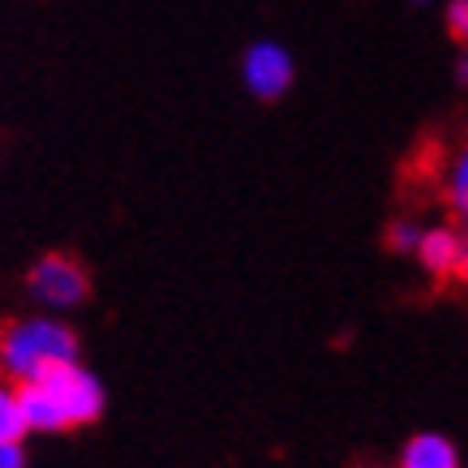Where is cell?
<instances>
[{
    "mask_svg": "<svg viewBox=\"0 0 468 468\" xmlns=\"http://www.w3.org/2000/svg\"><path fill=\"white\" fill-rule=\"evenodd\" d=\"M17 391H22L27 426L35 434H65V430L100 421V412H103V383L82 361L48 374L39 383L17 387Z\"/></svg>",
    "mask_w": 468,
    "mask_h": 468,
    "instance_id": "cell-1",
    "label": "cell"
},
{
    "mask_svg": "<svg viewBox=\"0 0 468 468\" xmlns=\"http://www.w3.org/2000/svg\"><path fill=\"white\" fill-rule=\"evenodd\" d=\"M78 361V335L52 314H30L0 326V374L27 387Z\"/></svg>",
    "mask_w": 468,
    "mask_h": 468,
    "instance_id": "cell-2",
    "label": "cell"
},
{
    "mask_svg": "<svg viewBox=\"0 0 468 468\" xmlns=\"http://www.w3.org/2000/svg\"><path fill=\"white\" fill-rule=\"evenodd\" d=\"M27 292L39 301L43 310H78L90 292V280H86V271L78 258L69 254H43L27 275Z\"/></svg>",
    "mask_w": 468,
    "mask_h": 468,
    "instance_id": "cell-3",
    "label": "cell"
},
{
    "mask_svg": "<svg viewBox=\"0 0 468 468\" xmlns=\"http://www.w3.org/2000/svg\"><path fill=\"white\" fill-rule=\"evenodd\" d=\"M292 78H297V60H292V52H288L284 43L258 39V43L245 48L241 82H245V90H250L254 100L271 103V100H280V95H288Z\"/></svg>",
    "mask_w": 468,
    "mask_h": 468,
    "instance_id": "cell-4",
    "label": "cell"
},
{
    "mask_svg": "<svg viewBox=\"0 0 468 468\" xmlns=\"http://www.w3.org/2000/svg\"><path fill=\"white\" fill-rule=\"evenodd\" d=\"M464 254H468V245H464V237H460V228H452V224L426 228V237H421V245H417V262H421V271L434 275V280H452V275H460Z\"/></svg>",
    "mask_w": 468,
    "mask_h": 468,
    "instance_id": "cell-5",
    "label": "cell"
},
{
    "mask_svg": "<svg viewBox=\"0 0 468 468\" xmlns=\"http://www.w3.org/2000/svg\"><path fill=\"white\" fill-rule=\"evenodd\" d=\"M396 468H464L460 464V447L439 430H421L404 442Z\"/></svg>",
    "mask_w": 468,
    "mask_h": 468,
    "instance_id": "cell-6",
    "label": "cell"
},
{
    "mask_svg": "<svg viewBox=\"0 0 468 468\" xmlns=\"http://www.w3.org/2000/svg\"><path fill=\"white\" fill-rule=\"evenodd\" d=\"M30 434L27 409H22V391L17 383H0V442H22Z\"/></svg>",
    "mask_w": 468,
    "mask_h": 468,
    "instance_id": "cell-7",
    "label": "cell"
},
{
    "mask_svg": "<svg viewBox=\"0 0 468 468\" xmlns=\"http://www.w3.org/2000/svg\"><path fill=\"white\" fill-rule=\"evenodd\" d=\"M447 202L455 207V215L468 211V146H460V155L447 168Z\"/></svg>",
    "mask_w": 468,
    "mask_h": 468,
    "instance_id": "cell-8",
    "label": "cell"
},
{
    "mask_svg": "<svg viewBox=\"0 0 468 468\" xmlns=\"http://www.w3.org/2000/svg\"><path fill=\"white\" fill-rule=\"evenodd\" d=\"M421 237H426V228L417 224V219H396V224L387 228V250H396V254H417Z\"/></svg>",
    "mask_w": 468,
    "mask_h": 468,
    "instance_id": "cell-9",
    "label": "cell"
},
{
    "mask_svg": "<svg viewBox=\"0 0 468 468\" xmlns=\"http://www.w3.org/2000/svg\"><path fill=\"white\" fill-rule=\"evenodd\" d=\"M442 22H447V30H452L455 43H468V0H447Z\"/></svg>",
    "mask_w": 468,
    "mask_h": 468,
    "instance_id": "cell-10",
    "label": "cell"
},
{
    "mask_svg": "<svg viewBox=\"0 0 468 468\" xmlns=\"http://www.w3.org/2000/svg\"><path fill=\"white\" fill-rule=\"evenodd\" d=\"M0 468H27L22 442H0Z\"/></svg>",
    "mask_w": 468,
    "mask_h": 468,
    "instance_id": "cell-11",
    "label": "cell"
},
{
    "mask_svg": "<svg viewBox=\"0 0 468 468\" xmlns=\"http://www.w3.org/2000/svg\"><path fill=\"white\" fill-rule=\"evenodd\" d=\"M455 228H460V237H464V245H468V211L460 215V224H455Z\"/></svg>",
    "mask_w": 468,
    "mask_h": 468,
    "instance_id": "cell-12",
    "label": "cell"
},
{
    "mask_svg": "<svg viewBox=\"0 0 468 468\" xmlns=\"http://www.w3.org/2000/svg\"><path fill=\"white\" fill-rule=\"evenodd\" d=\"M455 280H460V284L468 288V254H464V267H460V275H455Z\"/></svg>",
    "mask_w": 468,
    "mask_h": 468,
    "instance_id": "cell-13",
    "label": "cell"
},
{
    "mask_svg": "<svg viewBox=\"0 0 468 468\" xmlns=\"http://www.w3.org/2000/svg\"><path fill=\"white\" fill-rule=\"evenodd\" d=\"M409 5H434V0H409Z\"/></svg>",
    "mask_w": 468,
    "mask_h": 468,
    "instance_id": "cell-14",
    "label": "cell"
},
{
    "mask_svg": "<svg viewBox=\"0 0 468 468\" xmlns=\"http://www.w3.org/2000/svg\"><path fill=\"white\" fill-rule=\"evenodd\" d=\"M366 468H387V464H366Z\"/></svg>",
    "mask_w": 468,
    "mask_h": 468,
    "instance_id": "cell-15",
    "label": "cell"
}]
</instances>
